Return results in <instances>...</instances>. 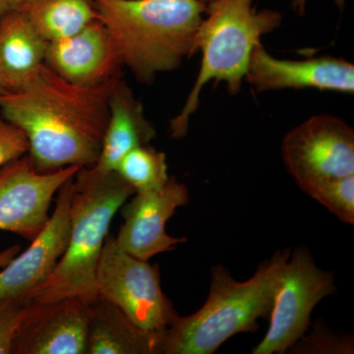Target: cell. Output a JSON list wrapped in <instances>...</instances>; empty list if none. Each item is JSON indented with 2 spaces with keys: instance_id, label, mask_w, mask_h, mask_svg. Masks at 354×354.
I'll list each match as a JSON object with an SVG mask.
<instances>
[{
  "instance_id": "277c9868",
  "label": "cell",
  "mask_w": 354,
  "mask_h": 354,
  "mask_svg": "<svg viewBox=\"0 0 354 354\" xmlns=\"http://www.w3.org/2000/svg\"><path fill=\"white\" fill-rule=\"evenodd\" d=\"M135 191L116 171L80 167L73 177L66 250L48 279L32 291V301L97 297L95 274L114 216Z\"/></svg>"
},
{
  "instance_id": "4fadbf2b",
  "label": "cell",
  "mask_w": 354,
  "mask_h": 354,
  "mask_svg": "<svg viewBox=\"0 0 354 354\" xmlns=\"http://www.w3.org/2000/svg\"><path fill=\"white\" fill-rule=\"evenodd\" d=\"M245 78L258 92L285 88L354 92V65L348 60L333 57L279 59L261 43L251 53Z\"/></svg>"
},
{
  "instance_id": "9c48e42d",
  "label": "cell",
  "mask_w": 354,
  "mask_h": 354,
  "mask_svg": "<svg viewBox=\"0 0 354 354\" xmlns=\"http://www.w3.org/2000/svg\"><path fill=\"white\" fill-rule=\"evenodd\" d=\"M79 167L39 172L29 156L0 167V230L13 232L32 241L50 216L51 201L62 184L74 176Z\"/></svg>"
},
{
  "instance_id": "44dd1931",
  "label": "cell",
  "mask_w": 354,
  "mask_h": 354,
  "mask_svg": "<svg viewBox=\"0 0 354 354\" xmlns=\"http://www.w3.org/2000/svg\"><path fill=\"white\" fill-rule=\"evenodd\" d=\"M291 348L297 353H353V341L351 337H337L327 328L317 322L309 335H302Z\"/></svg>"
},
{
  "instance_id": "9a60e30c",
  "label": "cell",
  "mask_w": 354,
  "mask_h": 354,
  "mask_svg": "<svg viewBox=\"0 0 354 354\" xmlns=\"http://www.w3.org/2000/svg\"><path fill=\"white\" fill-rule=\"evenodd\" d=\"M109 120L101 153L92 167L99 174L115 171L121 158L133 149L148 145L156 129L147 120L143 104L128 84L120 78L109 97Z\"/></svg>"
},
{
  "instance_id": "3957f363",
  "label": "cell",
  "mask_w": 354,
  "mask_h": 354,
  "mask_svg": "<svg viewBox=\"0 0 354 354\" xmlns=\"http://www.w3.org/2000/svg\"><path fill=\"white\" fill-rule=\"evenodd\" d=\"M290 255V248L278 251L245 281L232 278L223 266H214L208 299L196 313L177 317L162 333L160 354H212L230 337L258 330V320L271 316Z\"/></svg>"
},
{
  "instance_id": "d4e9b609",
  "label": "cell",
  "mask_w": 354,
  "mask_h": 354,
  "mask_svg": "<svg viewBox=\"0 0 354 354\" xmlns=\"http://www.w3.org/2000/svg\"><path fill=\"white\" fill-rule=\"evenodd\" d=\"M20 251V245H13L0 251V269L6 267Z\"/></svg>"
},
{
  "instance_id": "7c38bea8",
  "label": "cell",
  "mask_w": 354,
  "mask_h": 354,
  "mask_svg": "<svg viewBox=\"0 0 354 354\" xmlns=\"http://www.w3.org/2000/svg\"><path fill=\"white\" fill-rule=\"evenodd\" d=\"M73 177L58 190L55 211L29 248L0 271V299L30 300L32 291L43 285L57 267L68 244Z\"/></svg>"
},
{
  "instance_id": "30bf717a",
  "label": "cell",
  "mask_w": 354,
  "mask_h": 354,
  "mask_svg": "<svg viewBox=\"0 0 354 354\" xmlns=\"http://www.w3.org/2000/svg\"><path fill=\"white\" fill-rule=\"evenodd\" d=\"M90 316L91 301L80 297L30 300L11 354H86Z\"/></svg>"
},
{
  "instance_id": "7a4b0ae2",
  "label": "cell",
  "mask_w": 354,
  "mask_h": 354,
  "mask_svg": "<svg viewBox=\"0 0 354 354\" xmlns=\"http://www.w3.org/2000/svg\"><path fill=\"white\" fill-rule=\"evenodd\" d=\"M123 66L139 82L174 71L193 55L207 4L199 0H93Z\"/></svg>"
},
{
  "instance_id": "ba28073f",
  "label": "cell",
  "mask_w": 354,
  "mask_h": 354,
  "mask_svg": "<svg viewBox=\"0 0 354 354\" xmlns=\"http://www.w3.org/2000/svg\"><path fill=\"white\" fill-rule=\"evenodd\" d=\"M286 169L302 190L325 179L354 174V131L332 114H318L291 129L281 147Z\"/></svg>"
},
{
  "instance_id": "8992f818",
  "label": "cell",
  "mask_w": 354,
  "mask_h": 354,
  "mask_svg": "<svg viewBox=\"0 0 354 354\" xmlns=\"http://www.w3.org/2000/svg\"><path fill=\"white\" fill-rule=\"evenodd\" d=\"M97 297L118 307L141 329L162 334L178 317L160 285L158 264L137 259L108 235L95 274Z\"/></svg>"
},
{
  "instance_id": "2e32d148",
  "label": "cell",
  "mask_w": 354,
  "mask_h": 354,
  "mask_svg": "<svg viewBox=\"0 0 354 354\" xmlns=\"http://www.w3.org/2000/svg\"><path fill=\"white\" fill-rule=\"evenodd\" d=\"M48 44L19 9L0 19V80L7 92L24 87L38 73Z\"/></svg>"
},
{
  "instance_id": "ac0fdd59",
  "label": "cell",
  "mask_w": 354,
  "mask_h": 354,
  "mask_svg": "<svg viewBox=\"0 0 354 354\" xmlns=\"http://www.w3.org/2000/svg\"><path fill=\"white\" fill-rule=\"evenodd\" d=\"M19 10L48 43L69 38L99 20L93 0H26Z\"/></svg>"
},
{
  "instance_id": "6da1fadb",
  "label": "cell",
  "mask_w": 354,
  "mask_h": 354,
  "mask_svg": "<svg viewBox=\"0 0 354 354\" xmlns=\"http://www.w3.org/2000/svg\"><path fill=\"white\" fill-rule=\"evenodd\" d=\"M120 78L84 87L44 64L24 87L0 95V113L25 133L37 171L93 167L108 127L109 97Z\"/></svg>"
},
{
  "instance_id": "83f0119b",
  "label": "cell",
  "mask_w": 354,
  "mask_h": 354,
  "mask_svg": "<svg viewBox=\"0 0 354 354\" xmlns=\"http://www.w3.org/2000/svg\"><path fill=\"white\" fill-rule=\"evenodd\" d=\"M199 1L203 2V3L208 4L209 2L213 1V0H199Z\"/></svg>"
},
{
  "instance_id": "4316f807",
  "label": "cell",
  "mask_w": 354,
  "mask_h": 354,
  "mask_svg": "<svg viewBox=\"0 0 354 354\" xmlns=\"http://www.w3.org/2000/svg\"><path fill=\"white\" fill-rule=\"evenodd\" d=\"M7 90L6 88L4 87L3 83L1 82V80H0V95L4 94V93H6Z\"/></svg>"
},
{
  "instance_id": "5b68a950",
  "label": "cell",
  "mask_w": 354,
  "mask_h": 354,
  "mask_svg": "<svg viewBox=\"0 0 354 354\" xmlns=\"http://www.w3.org/2000/svg\"><path fill=\"white\" fill-rule=\"evenodd\" d=\"M281 22V13L257 10L253 0H213L207 4L193 44V55L202 53L201 67L183 111L169 122L171 138L187 134L190 118L199 106L206 84L225 82L230 95L241 92L254 48Z\"/></svg>"
},
{
  "instance_id": "e0dca14e",
  "label": "cell",
  "mask_w": 354,
  "mask_h": 354,
  "mask_svg": "<svg viewBox=\"0 0 354 354\" xmlns=\"http://www.w3.org/2000/svg\"><path fill=\"white\" fill-rule=\"evenodd\" d=\"M162 334L141 329L115 305L91 301L86 354H160Z\"/></svg>"
},
{
  "instance_id": "d6986e66",
  "label": "cell",
  "mask_w": 354,
  "mask_h": 354,
  "mask_svg": "<svg viewBox=\"0 0 354 354\" xmlns=\"http://www.w3.org/2000/svg\"><path fill=\"white\" fill-rule=\"evenodd\" d=\"M115 171L134 189L146 192L162 187L169 180L167 157L150 145L133 149L116 167Z\"/></svg>"
},
{
  "instance_id": "ffe728a7",
  "label": "cell",
  "mask_w": 354,
  "mask_h": 354,
  "mask_svg": "<svg viewBox=\"0 0 354 354\" xmlns=\"http://www.w3.org/2000/svg\"><path fill=\"white\" fill-rule=\"evenodd\" d=\"M344 223H354V174L341 178L325 179L304 190Z\"/></svg>"
},
{
  "instance_id": "7402d4cb",
  "label": "cell",
  "mask_w": 354,
  "mask_h": 354,
  "mask_svg": "<svg viewBox=\"0 0 354 354\" xmlns=\"http://www.w3.org/2000/svg\"><path fill=\"white\" fill-rule=\"evenodd\" d=\"M30 300L19 298L0 299V354H11L16 330Z\"/></svg>"
},
{
  "instance_id": "cb8c5ba5",
  "label": "cell",
  "mask_w": 354,
  "mask_h": 354,
  "mask_svg": "<svg viewBox=\"0 0 354 354\" xmlns=\"http://www.w3.org/2000/svg\"><path fill=\"white\" fill-rule=\"evenodd\" d=\"M26 0H0V19L7 13L17 10Z\"/></svg>"
},
{
  "instance_id": "5bb4252c",
  "label": "cell",
  "mask_w": 354,
  "mask_h": 354,
  "mask_svg": "<svg viewBox=\"0 0 354 354\" xmlns=\"http://www.w3.org/2000/svg\"><path fill=\"white\" fill-rule=\"evenodd\" d=\"M44 64L74 85L93 87L121 76L122 62L100 20L73 36L48 44Z\"/></svg>"
},
{
  "instance_id": "603a6c76",
  "label": "cell",
  "mask_w": 354,
  "mask_h": 354,
  "mask_svg": "<svg viewBox=\"0 0 354 354\" xmlns=\"http://www.w3.org/2000/svg\"><path fill=\"white\" fill-rule=\"evenodd\" d=\"M29 152V142L19 127L0 113V167Z\"/></svg>"
},
{
  "instance_id": "52a82bcc",
  "label": "cell",
  "mask_w": 354,
  "mask_h": 354,
  "mask_svg": "<svg viewBox=\"0 0 354 354\" xmlns=\"http://www.w3.org/2000/svg\"><path fill=\"white\" fill-rule=\"evenodd\" d=\"M335 291L333 274L317 267L308 249H295L281 271L269 329L253 353H286L308 330L316 305Z\"/></svg>"
},
{
  "instance_id": "484cf974",
  "label": "cell",
  "mask_w": 354,
  "mask_h": 354,
  "mask_svg": "<svg viewBox=\"0 0 354 354\" xmlns=\"http://www.w3.org/2000/svg\"><path fill=\"white\" fill-rule=\"evenodd\" d=\"M335 2L339 7L344 6V0H335ZM306 4L307 0H291L292 10L300 16L304 15L305 10H306Z\"/></svg>"
},
{
  "instance_id": "8fae6325",
  "label": "cell",
  "mask_w": 354,
  "mask_h": 354,
  "mask_svg": "<svg viewBox=\"0 0 354 354\" xmlns=\"http://www.w3.org/2000/svg\"><path fill=\"white\" fill-rule=\"evenodd\" d=\"M134 195L123 207L124 223L114 236L123 251L137 259L149 261L186 241L184 237H172L165 232V225L177 208L189 201L185 184L169 176L162 187Z\"/></svg>"
}]
</instances>
